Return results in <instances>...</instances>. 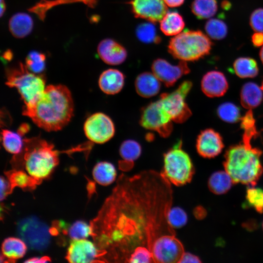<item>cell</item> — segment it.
I'll list each match as a JSON object with an SVG mask.
<instances>
[{
    "label": "cell",
    "mask_w": 263,
    "mask_h": 263,
    "mask_svg": "<svg viewBox=\"0 0 263 263\" xmlns=\"http://www.w3.org/2000/svg\"><path fill=\"white\" fill-rule=\"evenodd\" d=\"M201 87L202 92L207 96L216 97L223 96L226 93L228 84L223 73L211 71L203 76Z\"/></svg>",
    "instance_id": "ac0fdd59"
},
{
    "label": "cell",
    "mask_w": 263,
    "mask_h": 263,
    "mask_svg": "<svg viewBox=\"0 0 263 263\" xmlns=\"http://www.w3.org/2000/svg\"><path fill=\"white\" fill-rule=\"evenodd\" d=\"M33 27L32 18L24 13L14 15L9 21V29L12 35L16 38H23L28 35Z\"/></svg>",
    "instance_id": "7402d4cb"
},
{
    "label": "cell",
    "mask_w": 263,
    "mask_h": 263,
    "mask_svg": "<svg viewBox=\"0 0 263 263\" xmlns=\"http://www.w3.org/2000/svg\"><path fill=\"white\" fill-rule=\"evenodd\" d=\"M233 70L236 75L241 78H253L259 73L256 61L249 57H240L233 63Z\"/></svg>",
    "instance_id": "83f0119b"
},
{
    "label": "cell",
    "mask_w": 263,
    "mask_h": 263,
    "mask_svg": "<svg viewBox=\"0 0 263 263\" xmlns=\"http://www.w3.org/2000/svg\"><path fill=\"white\" fill-rule=\"evenodd\" d=\"M97 53L105 63L111 65H120L127 57V52L125 47L111 38H106L99 42Z\"/></svg>",
    "instance_id": "e0dca14e"
},
{
    "label": "cell",
    "mask_w": 263,
    "mask_h": 263,
    "mask_svg": "<svg viewBox=\"0 0 263 263\" xmlns=\"http://www.w3.org/2000/svg\"><path fill=\"white\" fill-rule=\"evenodd\" d=\"M185 25L182 16L176 11L167 12L160 20V28L166 36H176L180 33Z\"/></svg>",
    "instance_id": "cb8c5ba5"
},
{
    "label": "cell",
    "mask_w": 263,
    "mask_h": 263,
    "mask_svg": "<svg viewBox=\"0 0 263 263\" xmlns=\"http://www.w3.org/2000/svg\"><path fill=\"white\" fill-rule=\"evenodd\" d=\"M50 261V259L47 257H34L29 259L25 261V263H46Z\"/></svg>",
    "instance_id": "ee69618b"
},
{
    "label": "cell",
    "mask_w": 263,
    "mask_h": 263,
    "mask_svg": "<svg viewBox=\"0 0 263 263\" xmlns=\"http://www.w3.org/2000/svg\"><path fill=\"white\" fill-rule=\"evenodd\" d=\"M161 173L175 186L189 183L194 168L188 154L182 149V141L178 140L164 154V168Z\"/></svg>",
    "instance_id": "8992f818"
},
{
    "label": "cell",
    "mask_w": 263,
    "mask_h": 263,
    "mask_svg": "<svg viewBox=\"0 0 263 263\" xmlns=\"http://www.w3.org/2000/svg\"><path fill=\"white\" fill-rule=\"evenodd\" d=\"M10 185L2 177L0 178V200L4 199L8 194Z\"/></svg>",
    "instance_id": "b9f144b4"
},
{
    "label": "cell",
    "mask_w": 263,
    "mask_h": 263,
    "mask_svg": "<svg viewBox=\"0 0 263 263\" xmlns=\"http://www.w3.org/2000/svg\"><path fill=\"white\" fill-rule=\"evenodd\" d=\"M103 253L95 243L86 240H73L68 247L66 259L70 263L104 262Z\"/></svg>",
    "instance_id": "4fadbf2b"
},
{
    "label": "cell",
    "mask_w": 263,
    "mask_h": 263,
    "mask_svg": "<svg viewBox=\"0 0 263 263\" xmlns=\"http://www.w3.org/2000/svg\"><path fill=\"white\" fill-rule=\"evenodd\" d=\"M234 182L227 172L218 171L210 176L208 181L209 190L216 194H223L227 192Z\"/></svg>",
    "instance_id": "4316f807"
},
{
    "label": "cell",
    "mask_w": 263,
    "mask_h": 263,
    "mask_svg": "<svg viewBox=\"0 0 263 263\" xmlns=\"http://www.w3.org/2000/svg\"><path fill=\"white\" fill-rule=\"evenodd\" d=\"M74 108L71 93L66 86L49 85L36 98L25 105L22 114L46 131H57L70 121Z\"/></svg>",
    "instance_id": "7a4b0ae2"
},
{
    "label": "cell",
    "mask_w": 263,
    "mask_h": 263,
    "mask_svg": "<svg viewBox=\"0 0 263 263\" xmlns=\"http://www.w3.org/2000/svg\"><path fill=\"white\" fill-rule=\"evenodd\" d=\"M179 263H201L199 258L197 256L188 252H184Z\"/></svg>",
    "instance_id": "ab89813d"
},
{
    "label": "cell",
    "mask_w": 263,
    "mask_h": 263,
    "mask_svg": "<svg viewBox=\"0 0 263 263\" xmlns=\"http://www.w3.org/2000/svg\"><path fill=\"white\" fill-rule=\"evenodd\" d=\"M163 1L169 7H176L182 5L185 0H163Z\"/></svg>",
    "instance_id": "7bdbcfd3"
},
{
    "label": "cell",
    "mask_w": 263,
    "mask_h": 263,
    "mask_svg": "<svg viewBox=\"0 0 263 263\" xmlns=\"http://www.w3.org/2000/svg\"><path fill=\"white\" fill-rule=\"evenodd\" d=\"M259 56L261 59V60L262 61L263 64V46L261 49L259 53Z\"/></svg>",
    "instance_id": "c3c4849f"
},
{
    "label": "cell",
    "mask_w": 263,
    "mask_h": 263,
    "mask_svg": "<svg viewBox=\"0 0 263 263\" xmlns=\"http://www.w3.org/2000/svg\"><path fill=\"white\" fill-rule=\"evenodd\" d=\"M217 113L220 119L227 123H236L241 118L240 108L231 102H225L219 105Z\"/></svg>",
    "instance_id": "1f68e13d"
},
{
    "label": "cell",
    "mask_w": 263,
    "mask_h": 263,
    "mask_svg": "<svg viewBox=\"0 0 263 263\" xmlns=\"http://www.w3.org/2000/svg\"><path fill=\"white\" fill-rule=\"evenodd\" d=\"M262 226H263V222Z\"/></svg>",
    "instance_id": "f907efd6"
},
{
    "label": "cell",
    "mask_w": 263,
    "mask_h": 263,
    "mask_svg": "<svg viewBox=\"0 0 263 263\" xmlns=\"http://www.w3.org/2000/svg\"><path fill=\"white\" fill-rule=\"evenodd\" d=\"M221 7L225 10H229L231 7V4L229 1L224 0L221 2Z\"/></svg>",
    "instance_id": "bcb514c9"
},
{
    "label": "cell",
    "mask_w": 263,
    "mask_h": 263,
    "mask_svg": "<svg viewBox=\"0 0 263 263\" xmlns=\"http://www.w3.org/2000/svg\"><path fill=\"white\" fill-rule=\"evenodd\" d=\"M192 87V82L186 80L172 92L163 93L160 95L159 100L173 122L184 123L191 115L186 98Z\"/></svg>",
    "instance_id": "ba28073f"
},
{
    "label": "cell",
    "mask_w": 263,
    "mask_h": 263,
    "mask_svg": "<svg viewBox=\"0 0 263 263\" xmlns=\"http://www.w3.org/2000/svg\"><path fill=\"white\" fill-rule=\"evenodd\" d=\"M205 29L207 35L215 40L224 38L226 36L228 31L226 23L218 19H209L206 23Z\"/></svg>",
    "instance_id": "d6a6232c"
},
{
    "label": "cell",
    "mask_w": 263,
    "mask_h": 263,
    "mask_svg": "<svg viewBox=\"0 0 263 263\" xmlns=\"http://www.w3.org/2000/svg\"><path fill=\"white\" fill-rule=\"evenodd\" d=\"M1 134L2 143L6 151L15 154L21 152L23 140L19 133L4 129L2 130Z\"/></svg>",
    "instance_id": "f546056e"
},
{
    "label": "cell",
    "mask_w": 263,
    "mask_h": 263,
    "mask_svg": "<svg viewBox=\"0 0 263 263\" xmlns=\"http://www.w3.org/2000/svg\"><path fill=\"white\" fill-rule=\"evenodd\" d=\"M129 4L136 18L152 23L160 21L167 13L163 0H132Z\"/></svg>",
    "instance_id": "9a60e30c"
},
{
    "label": "cell",
    "mask_w": 263,
    "mask_h": 263,
    "mask_svg": "<svg viewBox=\"0 0 263 263\" xmlns=\"http://www.w3.org/2000/svg\"><path fill=\"white\" fill-rule=\"evenodd\" d=\"M94 180L102 186L111 184L116 177V169L112 163L102 161L97 163L93 170Z\"/></svg>",
    "instance_id": "484cf974"
},
{
    "label": "cell",
    "mask_w": 263,
    "mask_h": 263,
    "mask_svg": "<svg viewBox=\"0 0 263 263\" xmlns=\"http://www.w3.org/2000/svg\"><path fill=\"white\" fill-rule=\"evenodd\" d=\"M139 123L144 128L155 131L164 138L169 137L173 130V121L159 100L150 103L142 109Z\"/></svg>",
    "instance_id": "30bf717a"
},
{
    "label": "cell",
    "mask_w": 263,
    "mask_h": 263,
    "mask_svg": "<svg viewBox=\"0 0 263 263\" xmlns=\"http://www.w3.org/2000/svg\"><path fill=\"white\" fill-rule=\"evenodd\" d=\"M27 244L21 238L8 237L1 244L3 257L9 260H15L22 258L27 250Z\"/></svg>",
    "instance_id": "d4e9b609"
},
{
    "label": "cell",
    "mask_w": 263,
    "mask_h": 263,
    "mask_svg": "<svg viewBox=\"0 0 263 263\" xmlns=\"http://www.w3.org/2000/svg\"><path fill=\"white\" fill-rule=\"evenodd\" d=\"M253 138L243 134L241 142L230 146L225 151L224 167L235 184L254 186L263 173L260 158L263 152L252 146Z\"/></svg>",
    "instance_id": "3957f363"
},
{
    "label": "cell",
    "mask_w": 263,
    "mask_h": 263,
    "mask_svg": "<svg viewBox=\"0 0 263 263\" xmlns=\"http://www.w3.org/2000/svg\"><path fill=\"white\" fill-rule=\"evenodd\" d=\"M251 28L257 32L263 33V8H258L251 13L249 19Z\"/></svg>",
    "instance_id": "f35d334b"
},
{
    "label": "cell",
    "mask_w": 263,
    "mask_h": 263,
    "mask_svg": "<svg viewBox=\"0 0 263 263\" xmlns=\"http://www.w3.org/2000/svg\"><path fill=\"white\" fill-rule=\"evenodd\" d=\"M125 83V75L120 71L109 69L103 72L98 80L101 90L107 94H115L123 89Z\"/></svg>",
    "instance_id": "d6986e66"
},
{
    "label": "cell",
    "mask_w": 263,
    "mask_h": 263,
    "mask_svg": "<svg viewBox=\"0 0 263 263\" xmlns=\"http://www.w3.org/2000/svg\"><path fill=\"white\" fill-rule=\"evenodd\" d=\"M191 10L198 19H206L213 17L217 12L218 5L216 0H194Z\"/></svg>",
    "instance_id": "f1b7e54d"
},
{
    "label": "cell",
    "mask_w": 263,
    "mask_h": 263,
    "mask_svg": "<svg viewBox=\"0 0 263 263\" xmlns=\"http://www.w3.org/2000/svg\"><path fill=\"white\" fill-rule=\"evenodd\" d=\"M151 70L167 87L173 86L182 76L190 71L186 61H180L177 65H172L162 58H157L153 61Z\"/></svg>",
    "instance_id": "5bb4252c"
},
{
    "label": "cell",
    "mask_w": 263,
    "mask_h": 263,
    "mask_svg": "<svg viewBox=\"0 0 263 263\" xmlns=\"http://www.w3.org/2000/svg\"><path fill=\"white\" fill-rule=\"evenodd\" d=\"M26 144L25 168L36 181L48 177L58 163V151L47 141L35 138L24 140Z\"/></svg>",
    "instance_id": "277c9868"
},
{
    "label": "cell",
    "mask_w": 263,
    "mask_h": 263,
    "mask_svg": "<svg viewBox=\"0 0 263 263\" xmlns=\"http://www.w3.org/2000/svg\"><path fill=\"white\" fill-rule=\"evenodd\" d=\"M45 59L46 56L44 54L37 51H32L26 58L25 65L30 72L39 74L45 69Z\"/></svg>",
    "instance_id": "e575fe53"
},
{
    "label": "cell",
    "mask_w": 263,
    "mask_h": 263,
    "mask_svg": "<svg viewBox=\"0 0 263 263\" xmlns=\"http://www.w3.org/2000/svg\"><path fill=\"white\" fill-rule=\"evenodd\" d=\"M206 211L203 207H198L195 209V214L198 218H203L206 215Z\"/></svg>",
    "instance_id": "f6af8a7d"
},
{
    "label": "cell",
    "mask_w": 263,
    "mask_h": 263,
    "mask_svg": "<svg viewBox=\"0 0 263 263\" xmlns=\"http://www.w3.org/2000/svg\"><path fill=\"white\" fill-rule=\"evenodd\" d=\"M224 147L221 135L213 129H207L202 131L197 136L196 150L204 158H211L217 156Z\"/></svg>",
    "instance_id": "2e32d148"
},
{
    "label": "cell",
    "mask_w": 263,
    "mask_h": 263,
    "mask_svg": "<svg viewBox=\"0 0 263 263\" xmlns=\"http://www.w3.org/2000/svg\"><path fill=\"white\" fill-rule=\"evenodd\" d=\"M17 230L21 239L32 249L43 250L49 244L51 230L47 225L36 217L20 221Z\"/></svg>",
    "instance_id": "9c48e42d"
},
{
    "label": "cell",
    "mask_w": 263,
    "mask_h": 263,
    "mask_svg": "<svg viewBox=\"0 0 263 263\" xmlns=\"http://www.w3.org/2000/svg\"><path fill=\"white\" fill-rule=\"evenodd\" d=\"M172 202L171 183L161 172L121 174L91 224L104 262L128 263L137 249L151 252L158 238L176 235L168 220Z\"/></svg>",
    "instance_id": "6da1fadb"
},
{
    "label": "cell",
    "mask_w": 263,
    "mask_h": 263,
    "mask_svg": "<svg viewBox=\"0 0 263 263\" xmlns=\"http://www.w3.org/2000/svg\"><path fill=\"white\" fill-rule=\"evenodd\" d=\"M246 204L260 213L263 212V190L259 188L249 186L246 191Z\"/></svg>",
    "instance_id": "836d02e7"
},
{
    "label": "cell",
    "mask_w": 263,
    "mask_h": 263,
    "mask_svg": "<svg viewBox=\"0 0 263 263\" xmlns=\"http://www.w3.org/2000/svg\"><path fill=\"white\" fill-rule=\"evenodd\" d=\"M9 179L12 187H18L24 188L31 187L36 181L29 174L22 171H15L12 172L9 176Z\"/></svg>",
    "instance_id": "8d00e7d4"
},
{
    "label": "cell",
    "mask_w": 263,
    "mask_h": 263,
    "mask_svg": "<svg viewBox=\"0 0 263 263\" xmlns=\"http://www.w3.org/2000/svg\"><path fill=\"white\" fill-rule=\"evenodd\" d=\"M0 17H2L6 10V4L4 0H0Z\"/></svg>",
    "instance_id": "7dc6e473"
},
{
    "label": "cell",
    "mask_w": 263,
    "mask_h": 263,
    "mask_svg": "<svg viewBox=\"0 0 263 263\" xmlns=\"http://www.w3.org/2000/svg\"><path fill=\"white\" fill-rule=\"evenodd\" d=\"M168 220L174 228H178L186 224L188 216L183 209L179 207H174L170 208L168 214Z\"/></svg>",
    "instance_id": "74e56055"
},
{
    "label": "cell",
    "mask_w": 263,
    "mask_h": 263,
    "mask_svg": "<svg viewBox=\"0 0 263 263\" xmlns=\"http://www.w3.org/2000/svg\"><path fill=\"white\" fill-rule=\"evenodd\" d=\"M6 77V85L17 89L25 105L36 98L45 88L43 75L30 72L22 63L7 69Z\"/></svg>",
    "instance_id": "52a82bcc"
},
{
    "label": "cell",
    "mask_w": 263,
    "mask_h": 263,
    "mask_svg": "<svg viewBox=\"0 0 263 263\" xmlns=\"http://www.w3.org/2000/svg\"><path fill=\"white\" fill-rule=\"evenodd\" d=\"M261 88L262 89V91H263V81L262 82V86H261Z\"/></svg>",
    "instance_id": "681fc988"
},
{
    "label": "cell",
    "mask_w": 263,
    "mask_h": 263,
    "mask_svg": "<svg viewBox=\"0 0 263 263\" xmlns=\"http://www.w3.org/2000/svg\"><path fill=\"white\" fill-rule=\"evenodd\" d=\"M152 22L142 23L137 26L136 34L137 38L146 43H158L161 41L156 29Z\"/></svg>",
    "instance_id": "4dcf8cb0"
},
{
    "label": "cell",
    "mask_w": 263,
    "mask_h": 263,
    "mask_svg": "<svg viewBox=\"0 0 263 263\" xmlns=\"http://www.w3.org/2000/svg\"><path fill=\"white\" fill-rule=\"evenodd\" d=\"M213 43L200 30H186L171 38L168 51L180 61H195L208 55Z\"/></svg>",
    "instance_id": "5b68a950"
},
{
    "label": "cell",
    "mask_w": 263,
    "mask_h": 263,
    "mask_svg": "<svg viewBox=\"0 0 263 263\" xmlns=\"http://www.w3.org/2000/svg\"><path fill=\"white\" fill-rule=\"evenodd\" d=\"M151 252L154 263H179L185 252L182 243L176 235L166 234L154 242Z\"/></svg>",
    "instance_id": "8fae6325"
},
{
    "label": "cell",
    "mask_w": 263,
    "mask_h": 263,
    "mask_svg": "<svg viewBox=\"0 0 263 263\" xmlns=\"http://www.w3.org/2000/svg\"><path fill=\"white\" fill-rule=\"evenodd\" d=\"M119 151L122 159L119 162V168L121 170L128 171L132 168L134 161L140 157L142 148L136 141L127 139L121 144Z\"/></svg>",
    "instance_id": "44dd1931"
},
{
    "label": "cell",
    "mask_w": 263,
    "mask_h": 263,
    "mask_svg": "<svg viewBox=\"0 0 263 263\" xmlns=\"http://www.w3.org/2000/svg\"><path fill=\"white\" fill-rule=\"evenodd\" d=\"M263 98L261 88L254 82L245 83L242 87L240 93L242 105L245 109L251 110L258 107Z\"/></svg>",
    "instance_id": "603a6c76"
},
{
    "label": "cell",
    "mask_w": 263,
    "mask_h": 263,
    "mask_svg": "<svg viewBox=\"0 0 263 263\" xmlns=\"http://www.w3.org/2000/svg\"><path fill=\"white\" fill-rule=\"evenodd\" d=\"M161 82L153 73L143 72L136 77L134 82L135 88L140 96L150 98L159 93Z\"/></svg>",
    "instance_id": "ffe728a7"
},
{
    "label": "cell",
    "mask_w": 263,
    "mask_h": 263,
    "mask_svg": "<svg viewBox=\"0 0 263 263\" xmlns=\"http://www.w3.org/2000/svg\"><path fill=\"white\" fill-rule=\"evenodd\" d=\"M92 225L83 221H77L68 228L67 233L72 240H80L93 235Z\"/></svg>",
    "instance_id": "d590c367"
},
{
    "label": "cell",
    "mask_w": 263,
    "mask_h": 263,
    "mask_svg": "<svg viewBox=\"0 0 263 263\" xmlns=\"http://www.w3.org/2000/svg\"><path fill=\"white\" fill-rule=\"evenodd\" d=\"M251 42L255 47H259L263 45V33L256 32L251 38Z\"/></svg>",
    "instance_id": "60d3db41"
},
{
    "label": "cell",
    "mask_w": 263,
    "mask_h": 263,
    "mask_svg": "<svg viewBox=\"0 0 263 263\" xmlns=\"http://www.w3.org/2000/svg\"><path fill=\"white\" fill-rule=\"evenodd\" d=\"M84 132L92 142L105 143L111 139L115 133V126L111 118L102 113H96L85 121Z\"/></svg>",
    "instance_id": "7c38bea8"
}]
</instances>
